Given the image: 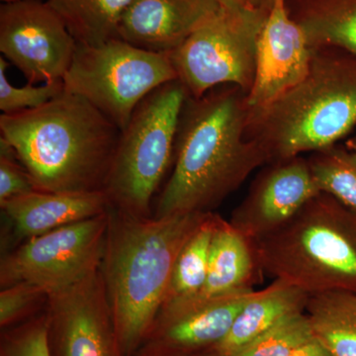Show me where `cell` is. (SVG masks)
Wrapping results in <instances>:
<instances>
[{
  "label": "cell",
  "mask_w": 356,
  "mask_h": 356,
  "mask_svg": "<svg viewBox=\"0 0 356 356\" xmlns=\"http://www.w3.org/2000/svg\"><path fill=\"white\" fill-rule=\"evenodd\" d=\"M247 93L220 86L202 97L187 95L175 149V165L156 205V218L213 212L252 172L268 163L245 138Z\"/></svg>",
  "instance_id": "6da1fadb"
},
{
  "label": "cell",
  "mask_w": 356,
  "mask_h": 356,
  "mask_svg": "<svg viewBox=\"0 0 356 356\" xmlns=\"http://www.w3.org/2000/svg\"><path fill=\"white\" fill-rule=\"evenodd\" d=\"M209 213L139 217L109 208L100 273L122 355L133 356L146 341L178 254Z\"/></svg>",
  "instance_id": "7a4b0ae2"
},
{
  "label": "cell",
  "mask_w": 356,
  "mask_h": 356,
  "mask_svg": "<svg viewBox=\"0 0 356 356\" xmlns=\"http://www.w3.org/2000/svg\"><path fill=\"white\" fill-rule=\"evenodd\" d=\"M121 132L84 98L65 90L37 108L0 116V139L38 191H103Z\"/></svg>",
  "instance_id": "3957f363"
},
{
  "label": "cell",
  "mask_w": 356,
  "mask_h": 356,
  "mask_svg": "<svg viewBox=\"0 0 356 356\" xmlns=\"http://www.w3.org/2000/svg\"><path fill=\"white\" fill-rule=\"evenodd\" d=\"M356 127V54L337 47L313 49L308 74L284 95L248 109L245 138L268 163L337 144Z\"/></svg>",
  "instance_id": "277c9868"
},
{
  "label": "cell",
  "mask_w": 356,
  "mask_h": 356,
  "mask_svg": "<svg viewBox=\"0 0 356 356\" xmlns=\"http://www.w3.org/2000/svg\"><path fill=\"white\" fill-rule=\"evenodd\" d=\"M252 247L259 270L309 296L356 294V211L329 194L320 192Z\"/></svg>",
  "instance_id": "5b68a950"
},
{
  "label": "cell",
  "mask_w": 356,
  "mask_h": 356,
  "mask_svg": "<svg viewBox=\"0 0 356 356\" xmlns=\"http://www.w3.org/2000/svg\"><path fill=\"white\" fill-rule=\"evenodd\" d=\"M187 93L178 79L154 89L135 109L103 191L110 207L151 217V203L175 159L178 123Z\"/></svg>",
  "instance_id": "8992f818"
},
{
  "label": "cell",
  "mask_w": 356,
  "mask_h": 356,
  "mask_svg": "<svg viewBox=\"0 0 356 356\" xmlns=\"http://www.w3.org/2000/svg\"><path fill=\"white\" fill-rule=\"evenodd\" d=\"M175 79L168 54L117 38L99 46L77 44L63 83L65 92L84 98L123 131L149 93Z\"/></svg>",
  "instance_id": "52a82bcc"
},
{
  "label": "cell",
  "mask_w": 356,
  "mask_h": 356,
  "mask_svg": "<svg viewBox=\"0 0 356 356\" xmlns=\"http://www.w3.org/2000/svg\"><path fill=\"white\" fill-rule=\"evenodd\" d=\"M270 9L219 13L168 54L187 95L202 97L220 86L252 88L257 42Z\"/></svg>",
  "instance_id": "ba28073f"
},
{
  "label": "cell",
  "mask_w": 356,
  "mask_h": 356,
  "mask_svg": "<svg viewBox=\"0 0 356 356\" xmlns=\"http://www.w3.org/2000/svg\"><path fill=\"white\" fill-rule=\"evenodd\" d=\"M108 221L106 212L26 240L2 257L0 285L31 283L47 296L74 286L99 270Z\"/></svg>",
  "instance_id": "9c48e42d"
},
{
  "label": "cell",
  "mask_w": 356,
  "mask_h": 356,
  "mask_svg": "<svg viewBox=\"0 0 356 356\" xmlns=\"http://www.w3.org/2000/svg\"><path fill=\"white\" fill-rule=\"evenodd\" d=\"M77 48L48 2L25 0L0 6V51L27 83L63 81Z\"/></svg>",
  "instance_id": "30bf717a"
},
{
  "label": "cell",
  "mask_w": 356,
  "mask_h": 356,
  "mask_svg": "<svg viewBox=\"0 0 356 356\" xmlns=\"http://www.w3.org/2000/svg\"><path fill=\"white\" fill-rule=\"evenodd\" d=\"M47 300L51 356H123L100 269Z\"/></svg>",
  "instance_id": "8fae6325"
},
{
  "label": "cell",
  "mask_w": 356,
  "mask_h": 356,
  "mask_svg": "<svg viewBox=\"0 0 356 356\" xmlns=\"http://www.w3.org/2000/svg\"><path fill=\"white\" fill-rule=\"evenodd\" d=\"M266 165L229 221L250 243L280 228L320 193L303 156Z\"/></svg>",
  "instance_id": "7c38bea8"
},
{
  "label": "cell",
  "mask_w": 356,
  "mask_h": 356,
  "mask_svg": "<svg viewBox=\"0 0 356 356\" xmlns=\"http://www.w3.org/2000/svg\"><path fill=\"white\" fill-rule=\"evenodd\" d=\"M313 48L288 13L285 0H273L257 42V65L247 95L250 110L261 108L303 81Z\"/></svg>",
  "instance_id": "4fadbf2b"
},
{
  "label": "cell",
  "mask_w": 356,
  "mask_h": 356,
  "mask_svg": "<svg viewBox=\"0 0 356 356\" xmlns=\"http://www.w3.org/2000/svg\"><path fill=\"white\" fill-rule=\"evenodd\" d=\"M254 289L172 302L161 307L145 343L173 350H211L229 334Z\"/></svg>",
  "instance_id": "5bb4252c"
},
{
  "label": "cell",
  "mask_w": 356,
  "mask_h": 356,
  "mask_svg": "<svg viewBox=\"0 0 356 356\" xmlns=\"http://www.w3.org/2000/svg\"><path fill=\"white\" fill-rule=\"evenodd\" d=\"M219 11L217 0H133L119 23L118 38L170 54Z\"/></svg>",
  "instance_id": "9a60e30c"
},
{
  "label": "cell",
  "mask_w": 356,
  "mask_h": 356,
  "mask_svg": "<svg viewBox=\"0 0 356 356\" xmlns=\"http://www.w3.org/2000/svg\"><path fill=\"white\" fill-rule=\"evenodd\" d=\"M17 238L43 235L67 225L108 212L110 203L103 191L92 192L34 191L0 203Z\"/></svg>",
  "instance_id": "2e32d148"
},
{
  "label": "cell",
  "mask_w": 356,
  "mask_h": 356,
  "mask_svg": "<svg viewBox=\"0 0 356 356\" xmlns=\"http://www.w3.org/2000/svg\"><path fill=\"white\" fill-rule=\"evenodd\" d=\"M309 295L289 283L275 280L254 291L232 325L229 334L211 350L232 356L283 318L305 312Z\"/></svg>",
  "instance_id": "e0dca14e"
},
{
  "label": "cell",
  "mask_w": 356,
  "mask_h": 356,
  "mask_svg": "<svg viewBox=\"0 0 356 356\" xmlns=\"http://www.w3.org/2000/svg\"><path fill=\"white\" fill-rule=\"evenodd\" d=\"M257 270L252 243L219 215L211 243L205 284L194 297L213 298L252 289Z\"/></svg>",
  "instance_id": "ac0fdd59"
},
{
  "label": "cell",
  "mask_w": 356,
  "mask_h": 356,
  "mask_svg": "<svg viewBox=\"0 0 356 356\" xmlns=\"http://www.w3.org/2000/svg\"><path fill=\"white\" fill-rule=\"evenodd\" d=\"M285 4L312 48L332 46L356 54V0H285Z\"/></svg>",
  "instance_id": "d6986e66"
},
{
  "label": "cell",
  "mask_w": 356,
  "mask_h": 356,
  "mask_svg": "<svg viewBox=\"0 0 356 356\" xmlns=\"http://www.w3.org/2000/svg\"><path fill=\"white\" fill-rule=\"evenodd\" d=\"M305 313L314 337L332 356H356V294L330 291L309 297Z\"/></svg>",
  "instance_id": "ffe728a7"
},
{
  "label": "cell",
  "mask_w": 356,
  "mask_h": 356,
  "mask_svg": "<svg viewBox=\"0 0 356 356\" xmlns=\"http://www.w3.org/2000/svg\"><path fill=\"white\" fill-rule=\"evenodd\" d=\"M77 44L99 46L118 38V26L133 0H46Z\"/></svg>",
  "instance_id": "44dd1931"
},
{
  "label": "cell",
  "mask_w": 356,
  "mask_h": 356,
  "mask_svg": "<svg viewBox=\"0 0 356 356\" xmlns=\"http://www.w3.org/2000/svg\"><path fill=\"white\" fill-rule=\"evenodd\" d=\"M218 216L210 212L180 250L163 305L191 298L202 290L207 277L211 243Z\"/></svg>",
  "instance_id": "7402d4cb"
},
{
  "label": "cell",
  "mask_w": 356,
  "mask_h": 356,
  "mask_svg": "<svg viewBox=\"0 0 356 356\" xmlns=\"http://www.w3.org/2000/svg\"><path fill=\"white\" fill-rule=\"evenodd\" d=\"M307 159L318 191L356 211V151L337 143Z\"/></svg>",
  "instance_id": "603a6c76"
},
{
  "label": "cell",
  "mask_w": 356,
  "mask_h": 356,
  "mask_svg": "<svg viewBox=\"0 0 356 356\" xmlns=\"http://www.w3.org/2000/svg\"><path fill=\"white\" fill-rule=\"evenodd\" d=\"M313 337L305 312L293 314L232 356H290Z\"/></svg>",
  "instance_id": "cb8c5ba5"
},
{
  "label": "cell",
  "mask_w": 356,
  "mask_h": 356,
  "mask_svg": "<svg viewBox=\"0 0 356 356\" xmlns=\"http://www.w3.org/2000/svg\"><path fill=\"white\" fill-rule=\"evenodd\" d=\"M7 62L0 57V110L3 114H13L34 109L50 102L65 90L63 81L43 83L41 86L26 84L16 88L6 76Z\"/></svg>",
  "instance_id": "d4e9b609"
},
{
  "label": "cell",
  "mask_w": 356,
  "mask_h": 356,
  "mask_svg": "<svg viewBox=\"0 0 356 356\" xmlns=\"http://www.w3.org/2000/svg\"><path fill=\"white\" fill-rule=\"evenodd\" d=\"M0 356H51L47 313L2 334Z\"/></svg>",
  "instance_id": "484cf974"
},
{
  "label": "cell",
  "mask_w": 356,
  "mask_h": 356,
  "mask_svg": "<svg viewBox=\"0 0 356 356\" xmlns=\"http://www.w3.org/2000/svg\"><path fill=\"white\" fill-rule=\"evenodd\" d=\"M37 191L13 147L0 139V203Z\"/></svg>",
  "instance_id": "4316f807"
},
{
  "label": "cell",
  "mask_w": 356,
  "mask_h": 356,
  "mask_svg": "<svg viewBox=\"0 0 356 356\" xmlns=\"http://www.w3.org/2000/svg\"><path fill=\"white\" fill-rule=\"evenodd\" d=\"M47 297L43 289L31 283L19 282L2 288L0 292V325L18 322L34 308L39 300Z\"/></svg>",
  "instance_id": "83f0119b"
},
{
  "label": "cell",
  "mask_w": 356,
  "mask_h": 356,
  "mask_svg": "<svg viewBox=\"0 0 356 356\" xmlns=\"http://www.w3.org/2000/svg\"><path fill=\"white\" fill-rule=\"evenodd\" d=\"M133 356H222L211 350L185 351L145 343Z\"/></svg>",
  "instance_id": "f1b7e54d"
},
{
  "label": "cell",
  "mask_w": 356,
  "mask_h": 356,
  "mask_svg": "<svg viewBox=\"0 0 356 356\" xmlns=\"http://www.w3.org/2000/svg\"><path fill=\"white\" fill-rule=\"evenodd\" d=\"M290 356H332L331 353L323 346L315 337L302 344Z\"/></svg>",
  "instance_id": "f546056e"
},
{
  "label": "cell",
  "mask_w": 356,
  "mask_h": 356,
  "mask_svg": "<svg viewBox=\"0 0 356 356\" xmlns=\"http://www.w3.org/2000/svg\"><path fill=\"white\" fill-rule=\"evenodd\" d=\"M220 9L225 13H243L254 8L250 0H217Z\"/></svg>",
  "instance_id": "4dcf8cb0"
},
{
  "label": "cell",
  "mask_w": 356,
  "mask_h": 356,
  "mask_svg": "<svg viewBox=\"0 0 356 356\" xmlns=\"http://www.w3.org/2000/svg\"><path fill=\"white\" fill-rule=\"evenodd\" d=\"M250 2L254 8L270 9L273 0H250Z\"/></svg>",
  "instance_id": "1f68e13d"
},
{
  "label": "cell",
  "mask_w": 356,
  "mask_h": 356,
  "mask_svg": "<svg viewBox=\"0 0 356 356\" xmlns=\"http://www.w3.org/2000/svg\"><path fill=\"white\" fill-rule=\"evenodd\" d=\"M355 136H353V139H351L350 142L348 143V145L350 147H353V149H355V151H356V127H355Z\"/></svg>",
  "instance_id": "d6a6232c"
},
{
  "label": "cell",
  "mask_w": 356,
  "mask_h": 356,
  "mask_svg": "<svg viewBox=\"0 0 356 356\" xmlns=\"http://www.w3.org/2000/svg\"><path fill=\"white\" fill-rule=\"evenodd\" d=\"M3 3H15V2L25 1V0H1Z\"/></svg>",
  "instance_id": "836d02e7"
}]
</instances>
